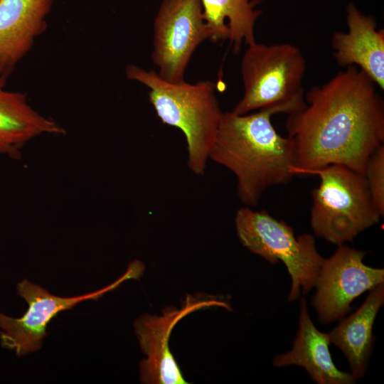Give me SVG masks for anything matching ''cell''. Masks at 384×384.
Here are the masks:
<instances>
[{
    "label": "cell",
    "mask_w": 384,
    "mask_h": 384,
    "mask_svg": "<svg viewBox=\"0 0 384 384\" xmlns=\"http://www.w3.org/2000/svg\"><path fill=\"white\" fill-rule=\"evenodd\" d=\"M305 92L288 114L297 175L341 164L364 176L371 154L384 144V101L373 81L356 66L344 68Z\"/></svg>",
    "instance_id": "1"
},
{
    "label": "cell",
    "mask_w": 384,
    "mask_h": 384,
    "mask_svg": "<svg viewBox=\"0 0 384 384\" xmlns=\"http://www.w3.org/2000/svg\"><path fill=\"white\" fill-rule=\"evenodd\" d=\"M278 113L274 108L245 114L224 112L209 154L234 174L238 198L248 207L257 206L269 188L294 176L293 142L278 134L271 122Z\"/></svg>",
    "instance_id": "2"
},
{
    "label": "cell",
    "mask_w": 384,
    "mask_h": 384,
    "mask_svg": "<svg viewBox=\"0 0 384 384\" xmlns=\"http://www.w3.org/2000/svg\"><path fill=\"white\" fill-rule=\"evenodd\" d=\"M125 75L150 89L149 101L159 118L181 129L186 137L188 168L197 176L204 175L224 113L215 95V83L208 80L172 83L154 70L134 65L126 67Z\"/></svg>",
    "instance_id": "3"
},
{
    "label": "cell",
    "mask_w": 384,
    "mask_h": 384,
    "mask_svg": "<svg viewBox=\"0 0 384 384\" xmlns=\"http://www.w3.org/2000/svg\"><path fill=\"white\" fill-rule=\"evenodd\" d=\"M306 68L305 58L294 45H247L240 65L244 92L231 112L245 114L274 108L288 115L297 111L305 104Z\"/></svg>",
    "instance_id": "4"
},
{
    "label": "cell",
    "mask_w": 384,
    "mask_h": 384,
    "mask_svg": "<svg viewBox=\"0 0 384 384\" xmlns=\"http://www.w3.org/2000/svg\"><path fill=\"white\" fill-rule=\"evenodd\" d=\"M309 175L320 178L311 192L310 223L316 236L340 245L353 242L379 222L382 215L363 175L341 164L326 166Z\"/></svg>",
    "instance_id": "5"
},
{
    "label": "cell",
    "mask_w": 384,
    "mask_h": 384,
    "mask_svg": "<svg viewBox=\"0 0 384 384\" xmlns=\"http://www.w3.org/2000/svg\"><path fill=\"white\" fill-rule=\"evenodd\" d=\"M235 224L239 240L248 250L272 265L284 263L292 281L288 302L314 288L325 258L318 252L312 235L296 237L284 221L265 210H255L248 206L238 210Z\"/></svg>",
    "instance_id": "6"
},
{
    "label": "cell",
    "mask_w": 384,
    "mask_h": 384,
    "mask_svg": "<svg viewBox=\"0 0 384 384\" xmlns=\"http://www.w3.org/2000/svg\"><path fill=\"white\" fill-rule=\"evenodd\" d=\"M144 266L139 260L132 261L126 272L113 283L88 294L62 297L51 294L39 285L23 279L17 284L18 294L27 302L28 307L20 318L0 313V343L3 348L22 356L38 351L48 335V323L59 312L72 309L82 301L97 300L106 293L117 289L129 279H139Z\"/></svg>",
    "instance_id": "7"
},
{
    "label": "cell",
    "mask_w": 384,
    "mask_h": 384,
    "mask_svg": "<svg viewBox=\"0 0 384 384\" xmlns=\"http://www.w3.org/2000/svg\"><path fill=\"white\" fill-rule=\"evenodd\" d=\"M201 0H163L154 21L153 63L164 80L179 83L201 43L210 39Z\"/></svg>",
    "instance_id": "8"
},
{
    "label": "cell",
    "mask_w": 384,
    "mask_h": 384,
    "mask_svg": "<svg viewBox=\"0 0 384 384\" xmlns=\"http://www.w3.org/2000/svg\"><path fill=\"white\" fill-rule=\"evenodd\" d=\"M365 256L364 251L342 244L324 260L311 302L322 325L345 317L355 299L384 283V269L366 265Z\"/></svg>",
    "instance_id": "9"
},
{
    "label": "cell",
    "mask_w": 384,
    "mask_h": 384,
    "mask_svg": "<svg viewBox=\"0 0 384 384\" xmlns=\"http://www.w3.org/2000/svg\"><path fill=\"white\" fill-rule=\"evenodd\" d=\"M211 306L233 310L229 302L220 297L188 295L180 308L167 306L162 310L161 316L145 314L136 319L135 334L140 348L146 356L139 365L142 383H188L170 351V335L176 324L184 316Z\"/></svg>",
    "instance_id": "10"
},
{
    "label": "cell",
    "mask_w": 384,
    "mask_h": 384,
    "mask_svg": "<svg viewBox=\"0 0 384 384\" xmlns=\"http://www.w3.org/2000/svg\"><path fill=\"white\" fill-rule=\"evenodd\" d=\"M348 31H335L331 38L333 55L343 68L356 66L378 88L384 90V31L375 18L365 15L353 3L346 7Z\"/></svg>",
    "instance_id": "11"
},
{
    "label": "cell",
    "mask_w": 384,
    "mask_h": 384,
    "mask_svg": "<svg viewBox=\"0 0 384 384\" xmlns=\"http://www.w3.org/2000/svg\"><path fill=\"white\" fill-rule=\"evenodd\" d=\"M54 0H0V75L9 77L47 27Z\"/></svg>",
    "instance_id": "12"
},
{
    "label": "cell",
    "mask_w": 384,
    "mask_h": 384,
    "mask_svg": "<svg viewBox=\"0 0 384 384\" xmlns=\"http://www.w3.org/2000/svg\"><path fill=\"white\" fill-rule=\"evenodd\" d=\"M328 333L319 331L312 322L306 302L301 299L299 329L292 348L273 359L275 367L298 366L304 368L318 384H353L351 373L338 369L329 351Z\"/></svg>",
    "instance_id": "13"
},
{
    "label": "cell",
    "mask_w": 384,
    "mask_h": 384,
    "mask_svg": "<svg viewBox=\"0 0 384 384\" xmlns=\"http://www.w3.org/2000/svg\"><path fill=\"white\" fill-rule=\"evenodd\" d=\"M0 75V155L19 156L21 149L43 134H64L65 129L33 109L26 94L7 90Z\"/></svg>",
    "instance_id": "14"
},
{
    "label": "cell",
    "mask_w": 384,
    "mask_h": 384,
    "mask_svg": "<svg viewBox=\"0 0 384 384\" xmlns=\"http://www.w3.org/2000/svg\"><path fill=\"white\" fill-rule=\"evenodd\" d=\"M383 284L370 290L361 306L328 333L330 343L343 352L356 380L364 375L373 348V326L384 303Z\"/></svg>",
    "instance_id": "15"
},
{
    "label": "cell",
    "mask_w": 384,
    "mask_h": 384,
    "mask_svg": "<svg viewBox=\"0 0 384 384\" xmlns=\"http://www.w3.org/2000/svg\"><path fill=\"white\" fill-rule=\"evenodd\" d=\"M203 17L215 43L228 39L238 53L244 43L255 42V26L262 11L261 0H201Z\"/></svg>",
    "instance_id": "16"
},
{
    "label": "cell",
    "mask_w": 384,
    "mask_h": 384,
    "mask_svg": "<svg viewBox=\"0 0 384 384\" xmlns=\"http://www.w3.org/2000/svg\"><path fill=\"white\" fill-rule=\"evenodd\" d=\"M364 177L372 200L380 213L384 215V144L370 156Z\"/></svg>",
    "instance_id": "17"
}]
</instances>
